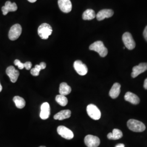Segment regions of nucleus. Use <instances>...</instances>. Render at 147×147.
Listing matches in <instances>:
<instances>
[{
  "label": "nucleus",
  "instance_id": "nucleus-6",
  "mask_svg": "<svg viewBox=\"0 0 147 147\" xmlns=\"http://www.w3.org/2000/svg\"><path fill=\"white\" fill-rule=\"evenodd\" d=\"M22 33V27L19 24H15L11 27L8 33L9 39L11 40H16L20 36Z\"/></svg>",
  "mask_w": 147,
  "mask_h": 147
},
{
  "label": "nucleus",
  "instance_id": "nucleus-25",
  "mask_svg": "<svg viewBox=\"0 0 147 147\" xmlns=\"http://www.w3.org/2000/svg\"><path fill=\"white\" fill-rule=\"evenodd\" d=\"M14 64L18 66V68L19 69H23L25 68V65H24V63H22L20 62V61H19V59H16L14 61Z\"/></svg>",
  "mask_w": 147,
  "mask_h": 147
},
{
  "label": "nucleus",
  "instance_id": "nucleus-8",
  "mask_svg": "<svg viewBox=\"0 0 147 147\" xmlns=\"http://www.w3.org/2000/svg\"><path fill=\"white\" fill-rule=\"evenodd\" d=\"M57 132L61 137L66 140H71L73 138L74 134L73 131L65 126H58L57 127Z\"/></svg>",
  "mask_w": 147,
  "mask_h": 147
},
{
  "label": "nucleus",
  "instance_id": "nucleus-18",
  "mask_svg": "<svg viewBox=\"0 0 147 147\" xmlns=\"http://www.w3.org/2000/svg\"><path fill=\"white\" fill-rule=\"evenodd\" d=\"M71 112L69 110H65L60 111L59 112L56 114L53 118L56 120L62 121L65 119H67L70 117Z\"/></svg>",
  "mask_w": 147,
  "mask_h": 147
},
{
  "label": "nucleus",
  "instance_id": "nucleus-10",
  "mask_svg": "<svg viewBox=\"0 0 147 147\" xmlns=\"http://www.w3.org/2000/svg\"><path fill=\"white\" fill-rule=\"evenodd\" d=\"M6 74L9 76L11 82L13 83L16 82L20 75L19 71L17 70L13 66H9L7 68Z\"/></svg>",
  "mask_w": 147,
  "mask_h": 147
},
{
  "label": "nucleus",
  "instance_id": "nucleus-28",
  "mask_svg": "<svg viewBox=\"0 0 147 147\" xmlns=\"http://www.w3.org/2000/svg\"><path fill=\"white\" fill-rule=\"evenodd\" d=\"M144 88L146 89H147V78L145 80L144 82Z\"/></svg>",
  "mask_w": 147,
  "mask_h": 147
},
{
  "label": "nucleus",
  "instance_id": "nucleus-3",
  "mask_svg": "<svg viewBox=\"0 0 147 147\" xmlns=\"http://www.w3.org/2000/svg\"><path fill=\"white\" fill-rule=\"evenodd\" d=\"M53 28L49 24L44 23L38 27V33L42 39H47L49 36L52 34Z\"/></svg>",
  "mask_w": 147,
  "mask_h": 147
},
{
  "label": "nucleus",
  "instance_id": "nucleus-30",
  "mask_svg": "<svg viewBox=\"0 0 147 147\" xmlns=\"http://www.w3.org/2000/svg\"><path fill=\"white\" fill-rule=\"evenodd\" d=\"M27 1H29L31 3H34V2H36L37 1V0H27Z\"/></svg>",
  "mask_w": 147,
  "mask_h": 147
},
{
  "label": "nucleus",
  "instance_id": "nucleus-13",
  "mask_svg": "<svg viewBox=\"0 0 147 147\" xmlns=\"http://www.w3.org/2000/svg\"><path fill=\"white\" fill-rule=\"evenodd\" d=\"M18 9V7L15 2L11 3V1H7L5 5L2 7V11L3 14L6 16L9 11H16Z\"/></svg>",
  "mask_w": 147,
  "mask_h": 147
},
{
  "label": "nucleus",
  "instance_id": "nucleus-5",
  "mask_svg": "<svg viewBox=\"0 0 147 147\" xmlns=\"http://www.w3.org/2000/svg\"><path fill=\"white\" fill-rule=\"evenodd\" d=\"M122 40L125 47L129 50H133L136 47V43L133 39L131 34L129 32H125L123 34Z\"/></svg>",
  "mask_w": 147,
  "mask_h": 147
},
{
  "label": "nucleus",
  "instance_id": "nucleus-24",
  "mask_svg": "<svg viewBox=\"0 0 147 147\" xmlns=\"http://www.w3.org/2000/svg\"><path fill=\"white\" fill-rule=\"evenodd\" d=\"M56 101H57V102L59 105L62 106H65L68 104V100L66 98V96L61 94L57 95L56 96Z\"/></svg>",
  "mask_w": 147,
  "mask_h": 147
},
{
  "label": "nucleus",
  "instance_id": "nucleus-19",
  "mask_svg": "<svg viewBox=\"0 0 147 147\" xmlns=\"http://www.w3.org/2000/svg\"><path fill=\"white\" fill-rule=\"evenodd\" d=\"M122 137H123L122 132L118 129H113L112 132H110L107 135V138L109 140H119Z\"/></svg>",
  "mask_w": 147,
  "mask_h": 147
},
{
  "label": "nucleus",
  "instance_id": "nucleus-20",
  "mask_svg": "<svg viewBox=\"0 0 147 147\" xmlns=\"http://www.w3.org/2000/svg\"><path fill=\"white\" fill-rule=\"evenodd\" d=\"M71 91V87L65 82L61 83L59 86V94L62 95H67Z\"/></svg>",
  "mask_w": 147,
  "mask_h": 147
},
{
  "label": "nucleus",
  "instance_id": "nucleus-2",
  "mask_svg": "<svg viewBox=\"0 0 147 147\" xmlns=\"http://www.w3.org/2000/svg\"><path fill=\"white\" fill-rule=\"evenodd\" d=\"M127 125L128 128L132 131L141 132L146 130L145 125L140 121L136 119H130L127 121Z\"/></svg>",
  "mask_w": 147,
  "mask_h": 147
},
{
  "label": "nucleus",
  "instance_id": "nucleus-15",
  "mask_svg": "<svg viewBox=\"0 0 147 147\" xmlns=\"http://www.w3.org/2000/svg\"><path fill=\"white\" fill-rule=\"evenodd\" d=\"M114 12L111 9H102L99 11L96 15V18L98 21H101L105 18H109L113 15Z\"/></svg>",
  "mask_w": 147,
  "mask_h": 147
},
{
  "label": "nucleus",
  "instance_id": "nucleus-23",
  "mask_svg": "<svg viewBox=\"0 0 147 147\" xmlns=\"http://www.w3.org/2000/svg\"><path fill=\"white\" fill-rule=\"evenodd\" d=\"M13 101L14 102L16 106L18 109H23L26 105L25 100L24 98H21L19 96H16L13 98Z\"/></svg>",
  "mask_w": 147,
  "mask_h": 147
},
{
  "label": "nucleus",
  "instance_id": "nucleus-11",
  "mask_svg": "<svg viewBox=\"0 0 147 147\" xmlns=\"http://www.w3.org/2000/svg\"><path fill=\"white\" fill-rule=\"evenodd\" d=\"M58 5L61 11L68 13L72 9V3L70 0H58Z\"/></svg>",
  "mask_w": 147,
  "mask_h": 147
},
{
  "label": "nucleus",
  "instance_id": "nucleus-21",
  "mask_svg": "<svg viewBox=\"0 0 147 147\" xmlns=\"http://www.w3.org/2000/svg\"><path fill=\"white\" fill-rule=\"evenodd\" d=\"M47 67V64L45 62H41L39 65H36L35 67L31 70V74L34 76H37L39 75V72L41 70L44 69Z\"/></svg>",
  "mask_w": 147,
  "mask_h": 147
},
{
  "label": "nucleus",
  "instance_id": "nucleus-1",
  "mask_svg": "<svg viewBox=\"0 0 147 147\" xmlns=\"http://www.w3.org/2000/svg\"><path fill=\"white\" fill-rule=\"evenodd\" d=\"M89 49L90 50L98 53L102 57H105L108 53L107 49L105 47L104 43L101 41H96L93 42L89 46Z\"/></svg>",
  "mask_w": 147,
  "mask_h": 147
},
{
  "label": "nucleus",
  "instance_id": "nucleus-27",
  "mask_svg": "<svg viewBox=\"0 0 147 147\" xmlns=\"http://www.w3.org/2000/svg\"><path fill=\"white\" fill-rule=\"evenodd\" d=\"M143 36L144 37L146 40L147 42V26L144 28V30L143 31Z\"/></svg>",
  "mask_w": 147,
  "mask_h": 147
},
{
  "label": "nucleus",
  "instance_id": "nucleus-22",
  "mask_svg": "<svg viewBox=\"0 0 147 147\" xmlns=\"http://www.w3.org/2000/svg\"><path fill=\"white\" fill-rule=\"evenodd\" d=\"M96 17L94 11L93 9H88L84 11L82 14V19L84 20H91Z\"/></svg>",
  "mask_w": 147,
  "mask_h": 147
},
{
  "label": "nucleus",
  "instance_id": "nucleus-12",
  "mask_svg": "<svg viewBox=\"0 0 147 147\" xmlns=\"http://www.w3.org/2000/svg\"><path fill=\"white\" fill-rule=\"evenodd\" d=\"M147 70V63H140L139 65L135 66L132 68V78H135L140 74L143 73Z\"/></svg>",
  "mask_w": 147,
  "mask_h": 147
},
{
  "label": "nucleus",
  "instance_id": "nucleus-4",
  "mask_svg": "<svg viewBox=\"0 0 147 147\" xmlns=\"http://www.w3.org/2000/svg\"><path fill=\"white\" fill-rule=\"evenodd\" d=\"M87 112L88 116L94 120H99L101 117V112L96 106L89 104L87 107Z\"/></svg>",
  "mask_w": 147,
  "mask_h": 147
},
{
  "label": "nucleus",
  "instance_id": "nucleus-31",
  "mask_svg": "<svg viewBox=\"0 0 147 147\" xmlns=\"http://www.w3.org/2000/svg\"><path fill=\"white\" fill-rule=\"evenodd\" d=\"M2 85L1 84V83H0V92L2 91Z\"/></svg>",
  "mask_w": 147,
  "mask_h": 147
},
{
  "label": "nucleus",
  "instance_id": "nucleus-14",
  "mask_svg": "<svg viewBox=\"0 0 147 147\" xmlns=\"http://www.w3.org/2000/svg\"><path fill=\"white\" fill-rule=\"evenodd\" d=\"M50 115V107L48 102H44L41 106L40 117L42 119L45 120L49 118Z\"/></svg>",
  "mask_w": 147,
  "mask_h": 147
},
{
  "label": "nucleus",
  "instance_id": "nucleus-7",
  "mask_svg": "<svg viewBox=\"0 0 147 147\" xmlns=\"http://www.w3.org/2000/svg\"><path fill=\"white\" fill-rule=\"evenodd\" d=\"M84 143L88 147H98L100 145L99 137L91 135H88L84 138Z\"/></svg>",
  "mask_w": 147,
  "mask_h": 147
},
{
  "label": "nucleus",
  "instance_id": "nucleus-16",
  "mask_svg": "<svg viewBox=\"0 0 147 147\" xmlns=\"http://www.w3.org/2000/svg\"><path fill=\"white\" fill-rule=\"evenodd\" d=\"M124 99L127 101L130 102L134 105L138 104L140 101L138 96L137 95L132 93L130 92H127L126 93L124 96Z\"/></svg>",
  "mask_w": 147,
  "mask_h": 147
},
{
  "label": "nucleus",
  "instance_id": "nucleus-17",
  "mask_svg": "<svg viewBox=\"0 0 147 147\" xmlns=\"http://www.w3.org/2000/svg\"><path fill=\"white\" fill-rule=\"evenodd\" d=\"M121 84L119 83L116 82L113 84L109 92V95L111 98L116 99L118 98L121 93Z\"/></svg>",
  "mask_w": 147,
  "mask_h": 147
},
{
  "label": "nucleus",
  "instance_id": "nucleus-29",
  "mask_svg": "<svg viewBox=\"0 0 147 147\" xmlns=\"http://www.w3.org/2000/svg\"><path fill=\"white\" fill-rule=\"evenodd\" d=\"M115 147H125V146H124V144H121H121H117Z\"/></svg>",
  "mask_w": 147,
  "mask_h": 147
},
{
  "label": "nucleus",
  "instance_id": "nucleus-26",
  "mask_svg": "<svg viewBox=\"0 0 147 147\" xmlns=\"http://www.w3.org/2000/svg\"><path fill=\"white\" fill-rule=\"evenodd\" d=\"M24 65H25V68L27 70H30L31 69L32 67V63L31 62H26V63H24Z\"/></svg>",
  "mask_w": 147,
  "mask_h": 147
},
{
  "label": "nucleus",
  "instance_id": "nucleus-32",
  "mask_svg": "<svg viewBox=\"0 0 147 147\" xmlns=\"http://www.w3.org/2000/svg\"><path fill=\"white\" fill-rule=\"evenodd\" d=\"M45 147V146H40V147Z\"/></svg>",
  "mask_w": 147,
  "mask_h": 147
},
{
  "label": "nucleus",
  "instance_id": "nucleus-9",
  "mask_svg": "<svg viewBox=\"0 0 147 147\" xmlns=\"http://www.w3.org/2000/svg\"><path fill=\"white\" fill-rule=\"evenodd\" d=\"M74 68L80 75L84 76L88 73L87 67L85 64L82 63L81 61H76L74 63Z\"/></svg>",
  "mask_w": 147,
  "mask_h": 147
}]
</instances>
